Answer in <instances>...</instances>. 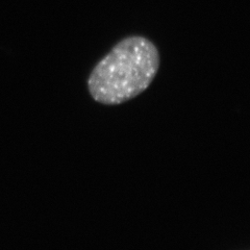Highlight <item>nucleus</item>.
I'll use <instances>...</instances> for the list:
<instances>
[{"instance_id": "1", "label": "nucleus", "mask_w": 250, "mask_h": 250, "mask_svg": "<svg viewBox=\"0 0 250 250\" xmlns=\"http://www.w3.org/2000/svg\"><path fill=\"white\" fill-rule=\"evenodd\" d=\"M160 62L158 47L149 39L124 38L93 68L88 78L90 95L104 105L127 103L149 88Z\"/></svg>"}]
</instances>
